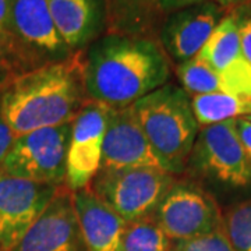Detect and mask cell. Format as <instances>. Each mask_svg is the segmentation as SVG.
Here are the masks:
<instances>
[{"mask_svg": "<svg viewBox=\"0 0 251 251\" xmlns=\"http://www.w3.org/2000/svg\"><path fill=\"white\" fill-rule=\"evenodd\" d=\"M206 0H158L159 3V7H161L162 13L165 16L171 14L173 11H177V10L186 9V7H191V6H196L200 3H204Z\"/></svg>", "mask_w": 251, "mask_h": 251, "instance_id": "obj_28", "label": "cell"}, {"mask_svg": "<svg viewBox=\"0 0 251 251\" xmlns=\"http://www.w3.org/2000/svg\"><path fill=\"white\" fill-rule=\"evenodd\" d=\"M88 100L81 50L3 84L0 117L20 137L39 128L73 123Z\"/></svg>", "mask_w": 251, "mask_h": 251, "instance_id": "obj_2", "label": "cell"}, {"mask_svg": "<svg viewBox=\"0 0 251 251\" xmlns=\"http://www.w3.org/2000/svg\"><path fill=\"white\" fill-rule=\"evenodd\" d=\"M236 128H237V134H239V140L242 144L246 159L251 168V122L244 117H237Z\"/></svg>", "mask_w": 251, "mask_h": 251, "instance_id": "obj_26", "label": "cell"}, {"mask_svg": "<svg viewBox=\"0 0 251 251\" xmlns=\"http://www.w3.org/2000/svg\"><path fill=\"white\" fill-rule=\"evenodd\" d=\"M16 138L17 137L11 131V128L7 126V123L0 117V165L6 159V156L10 152Z\"/></svg>", "mask_w": 251, "mask_h": 251, "instance_id": "obj_27", "label": "cell"}, {"mask_svg": "<svg viewBox=\"0 0 251 251\" xmlns=\"http://www.w3.org/2000/svg\"><path fill=\"white\" fill-rule=\"evenodd\" d=\"M135 168L163 169L138 125L131 106L108 108L100 172Z\"/></svg>", "mask_w": 251, "mask_h": 251, "instance_id": "obj_11", "label": "cell"}, {"mask_svg": "<svg viewBox=\"0 0 251 251\" xmlns=\"http://www.w3.org/2000/svg\"><path fill=\"white\" fill-rule=\"evenodd\" d=\"M218 74L222 81L224 94L243 100H251V64L243 56Z\"/></svg>", "mask_w": 251, "mask_h": 251, "instance_id": "obj_22", "label": "cell"}, {"mask_svg": "<svg viewBox=\"0 0 251 251\" xmlns=\"http://www.w3.org/2000/svg\"><path fill=\"white\" fill-rule=\"evenodd\" d=\"M244 119H247V120H250L251 122V115H249V116H244Z\"/></svg>", "mask_w": 251, "mask_h": 251, "instance_id": "obj_31", "label": "cell"}, {"mask_svg": "<svg viewBox=\"0 0 251 251\" xmlns=\"http://www.w3.org/2000/svg\"><path fill=\"white\" fill-rule=\"evenodd\" d=\"M31 72L9 35L0 34V87L20 74Z\"/></svg>", "mask_w": 251, "mask_h": 251, "instance_id": "obj_23", "label": "cell"}, {"mask_svg": "<svg viewBox=\"0 0 251 251\" xmlns=\"http://www.w3.org/2000/svg\"><path fill=\"white\" fill-rule=\"evenodd\" d=\"M172 64L156 39L103 34L82 50L87 97L106 108H128L169 82Z\"/></svg>", "mask_w": 251, "mask_h": 251, "instance_id": "obj_1", "label": "cell"}, {"mask_svg": "<svg viewBox=\"0 0 251 251\" xmlns=\"http://www.w3.org/2000/svg\"><path fill=\"white\" fill-rule=\"evenodd\" d=\"M197 56L216 73H222L242 57L239 31L232 13H225Z\"/></svg>", "mask_w": 251, "mask_h": 251, "instance_id": "obj_17", "label": "cell"}, {"mask_svg": "<svg viewBox=\"0 0 251 251\" xmlns=\"http://www.w3.org/2000/svg\"><path fill=\"white\" fill-rule=\"evenodd\" d=\"M106 115V106L88 100L73 122L64 181L72 193L90 187L100 169Z\"/></svg>", "mask_w": 251, "mask_h": 251, "instance_id": "obj_10", "label": "cell"}, {"mask_svg": "<svg viewBox=\"0 0 251 251\" xmlns=\"http://www.w3.org/2000/svg\"><path fill=\"white\" fill-rule=\"evenodd\" d=\"M9 36L29 70L73 54L56 29L46 0H10Z\"/></svg>", "mask_w": 251, "mask_h": 251, "instance_id": "obj_8", "label": "cell"}, {"mask_svg": "<svg viewBox=\"0 0 251 251\" xmlns=\"http://www.w3.org/2000/svg\"><path fill=\"white\" fill-rule=\"evenodd\" d=\"M85 251H120L126 222L90 188L73 193Z\"/></svg>", "mask_w": 251, "mask_h": 251, "instance_id": "obj_15", "label": "cell"}, {"mask_svg": "<svg viewBox=\"0 0 251 251\" xmlns=\"http://www.w3.org/2000/svg\"><path fill=\"white\" fill-rule=\"evenodd\" d=\"M211 1H215L216 4L221 6L226 13L237 9V7H240V6L251 4V0H211Z\"/></svg>", "mask_w": 251, "mask_h": 251, "instance_id": "obj_30", "label": "cell"}, {"mask_svg": "<svg viewBox=\"0 0 251 251\" xmlns=\"http://www.w3.org/2000/svg\"><path fill=\"white\" fill-rule=\"evenodd\" d=\"M176 179L153 168L99 171L88 188L126 222H134L153 215Z\"/></svg>", "mask_w": 251, "mask_h": 251, "instance_id": "obj_5", "label": "cell"}, {"mask_svg": "<svg viewBox=\"0 0 251 251\" xmlns=\"http://www.w3.org/2000/svg\"><path fill=\"white\" fill-rule=\"evenodd\" d=\"M190 102L200 127L251 115V100H243L222 92L193 95Z\"/></svg>", "mask_w": 251, "mask_h": 251, "instance_id": "obj_18", "label": "cell"}, {"mask_svg": "<svg viewBox=\"0 0 251 251\" xmlns=\"http://www.w3.org/2000/svg\"><path fill=\"white\" fill-rule=\"evenodd\" d=\"M225 13L215 1L206 0L168 14L159 32V44L171 62L180 64L196 57Z\"/></svg>", "mask_w": 251, "mask_h": 251, "instance_id": "obj_13", "label": "cell"}, {"mask_svg": "<svg viewBox=\"0 0 251 251\" xmlns=\"http://www.w3.org/2000/svg\"><path fill=\"white\" fill-rule=\"evenodd\" d=\"M62 186L0 173V251H11Z\"/></svg>", "mask_w": 251, "mask_h": 251, "instance_id": "obj_9", "label": "cell"}, {"mask_svg": "<svg viewBox=\"0 0 251 251\" xmlns=\"http://www.w3.org/2000/svg\"><path fill=\"white\" fill-rule=\"evenodd\" d=\"M171 251H172V250H171Z\"/></svg>", "mask_w": 251, "mask_h": 251, "instance_id": "obj_32", "label": "cell"}, {"mask_svg": "<svg viewBox=\"0 0 251 251\" xmlns=\"http://www.w3.org/2000/svg\"><path fill=\"white\" fill-rule=\"evenodd\" d=\"M153 218L172 242L190 240L224 226L216 200L194 180L176 179Z\"/></svg>", "mask_w": 251, "mask_h": 251, "instance_id": "obj_7", "label": "cell"}, {"mask_svg": "<svg viewBox=\"0 0 251 251\" xmlns=\"http://www.w3.org/2000/svg\"><path fill=\"white\" fill-rule=\"evenodd\" d=\"M10 0H0V34L9 35Z\"/></svg>", "mask_w": 251, "mask_h": 251, "instance_id": "obj_29", "label": "cell"}, {"mask_svg": "<svg viewBox=\"0 0 251 251\" xmlns=\"http://www.w3.org/2000/svg\"><path fill=\"white\" fill-rule=\"evenodd\" d=\"M106 34L135 35L159 41L166 16L158 0H105Z\"/></svg>", "mask_w": 251, "mask_h": 251, "instance_id": "obj_16", "label": "cell"}, {"mask_svg": "<svg viewBox=\"0 0 251 251\" xmlns=\"http://www.w3.org/2000/svg\"><path fill=\"white\" fill-rule=\"evenodd\" d=\"M229 13H232L236 20L243 57L251 64V4L240 6Z\"/></svg>", "mask_w": 251, "mask_h": 251, "instance_id": "obj_25", "label": "cell"}, {"mask_svg": "<svg viewBox=\"0 0 251 251\" xmlns=\"http://www.w3.org/2000/svg\"><path fill=\"white\" fill-rule=\"evenodd\" d=\"M184 173L194 180L227 187L250 186L251 168L239 140L236 119L200 128Z\"/></svg>", "mask_w": 251, "mask_h": 251, "instance_id": "obj_4", "label": "cell"}, {"mask_svg": "<svg viewBox=\"0 0 251 251\" xmlns=\"http://www.w3.org/2000/svg\"><path fill=\"white\" fill-rule=\"evenodd\" d=\"M73 123L45 127L16 138L0 173L35 183L64 186Z\"/></svg>", "mask_w": 251, "mask_h": 251, "instance_id": "obj_6", "label": "cell"}, {"mask_svg": "<svg viewBox=\"0 0 251 251\" xmlns=\"http://www.w3.org/2000/svg\"><path fill=\"white\" fill-rule=\"evenodd\" d=\"M11 251H85L73 193L69 188L60 187Z\"/></svg>", "mask_w": 251, "mask_h": 251, "instance_id": "obj_12", "label": "cell"}, {"mask_svg": "<svg viewBox=\"0 0 251 251\" xmlns=\"http://www.w3.org/2000/svg\"><path fill=\"white\" fill-rule=\"evenodd\" d=\"M224 227L234 250L251 251V200L226 211Z\"/></svg>", "mask_w": 251, "mask_h": 251, "instance_id": "obj_21", "label": "cell"}, {"mask_svg": "<svg viewBox=\"0 0 251 251\" xmlns=\"http://www.w3.org/2000/svg\"><path fill=\"white\" fill-rule=\"evenodd\" d=\"M46 1L56 29L73 53L88 48L105 29V0Z\"/></svg>", "mask_w": 251, "mask_h": 251, "instance_id": "obj_14", "label": "cell"}, {"mask_svg": "<svg viewBox=\"0 0 251 251\" xmlns=\"http://www.w3.org/2000/svg\"><path fill=\"white\" fill-rule=\"evenodd\" d=\"M138 125L163 169L173 176L184 175L200 125L190 95L168 82L131 105Z\"/></svg>", "mask_w": 251, "mask_h": 251, "instance_id": "obj_3", "label": "cell"}, {"mask_svg": "<svg viewBox=\"0 0 251 251\" xmlns=\"http://www.w3.org/2000/svg\"><path fill=\"white\" fill-rule=\"evenodd\" d=\"M172 240L152 216L127 222L120 251H171Z\"/></svg>", "mask_w": 251, "mask_h": 251, "instance_id": "obj_19", "label": "cell"}, {"mask_svg": "<svg viewBox=\"0 0 251 251\" xmlns=\"http://www.w3.org/2000/svg\"><path fill=\"white\" fill-rule=\"evenodd\" d=\"M176 75L181 84V88L190 97L222 92V81L219 74L198 56L190 59L187 62L176 64Z\"/></svg>", "mask_w": 251, "mask_h": 251, "instance_id": "obj_20", "label": "cell"}, {"mask_svg": "<svg viewBox=\"0 0 251 251\" xmlns=\"http://www.w3.org/2000/svg\"><path fill=\"white\" fill-rule=\"evenodd\" d=\"M172 251H236L224 226L190 240L172 242Z\"/></svg>", "mask_w": 251, "mask_h": 251, "instance_id": "obj_24", "label": "cell"}]
</instances>
